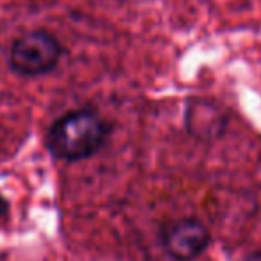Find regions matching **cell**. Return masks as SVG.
Returning a JSON list of instances; mask_svg holds the SVG:
<instances>
[{
  "label": "cell",
  "instance_id": "6da1fadb",
  "mask_svg": "<svg viewBox=\"0 0 261 261\" xmlns=\"http://www.w3.org/2000/svg\"><path fill=\"white\" fill-rule=\"evenodd\" d=\"M110 134V126L94 110H73L54 123L46 148L55 158L79 162L96 155Z\"/></svg>",
  "mask_w": 261,
  "mask_h": 261
},
{
  "label": "cell",
  "instance_id": "7a4b0ae2",
  "mask_svg": "<svg viewBox=\"0 0 261 261\" xmlns=\"http://www.w3.org/2000/svg\"><path fill=\"white\" fill-rule=\"evenodd\" d=\"M62 46L54 34L32 31L20 36L11 46V68L23 76H39L52 71L61 61Z\"/></svg>",
  "mask_w": 261,
  "mask_h": 261
},
{
  "label": "cell",
  "instance_id": "3957f363",
  "mask_svg": "<svg viewBox=\"0 0 261 261\" xmlns=\"http://www.w3.org/2000/svg\"><path fill=\"white\" fill-rule=\"evenodd\" d=\"M212 233L199 219L185 217L162 226L160 244L165 254L174 261H194L208 249Z\"/></svg>",
  "mask_w": 261,
  "mask_h": 261
},
{
  "label": "cell",
  "instance_id": "277c9868",
  "mask_svg": "<svg viewBox=\"0 0 261 261\" xmlns=\"http://www.w3.org/2000/svg\"><path fill=\"white\" fill-rule=\"evenodd\" d=\"M227 119L222 110L208 101L190 103L187 110V128L199 139H217L226 130Z\"/></svg>",
  "mask_w": 261,
  "mask_h": 261
},
{
  "label": "cell",
  "instance_id": "5b68a950",
  "mask_svg": "<svg viewBox=\"0 0 261 261\" xmlns=\"http://www.w3.org/2000/svg\"><path fill=\"white\" fill-rule=\"evenodd\" d=\"M7 212H9V203L6 201V197L0 196V220L7 215Z\"/></svg>",
  "mask_w": 261,
  "mask_h": 261
}]
</instances>
